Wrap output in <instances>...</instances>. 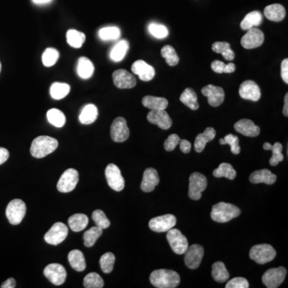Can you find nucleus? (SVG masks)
I'll use <instances>...</instances> for the list:
<instances>
[{"label": "nucleus", "instance_id": "1", "mask_svg": "<svg viewBox=\"0 0 288 288\" xmlns=\"http://www.w3.org/2000/svg\"><path fill=\"white\" fill-rule=\"evenodd\" d=\"M150 282L157 288H175L180 284V276L174 271L160 269L151 273Z\"/></svg>", "mask_w": 288, "mask_h": 288}, {"label": "nucleus", "instance_id": "2", "mask_svg": "<svg viewBox=\"0 0 288 288\" xmlns=\"http://www.w3.org/2000/svg\"><path fill=\"white\" fill-rule=\"evenodd\" d=\"M59 145L57 139L41 135L35 138L31 146V154L33 157L37 159L46 157L56 150Z\"/></svg>", "mask_w": 288, "mask_h": 288}, {"label": "nucleus", "instance_id": "3", "mask_svg": "<svg viewBox=\"0 0 288 288\" xmlns=\"http://www.w3.org/2000/svg\"><path fill=\"white\" fill-rule=\"evenodd\" d=\"M241 210L235 205L220 202L212 206L210 217L217 223H226L239 216Z\"/></svg>", "mask_w": 288, "mask_h": 288}, {"label": "nucleus", "instance_id": "4", "mask_svg": "<svg viewBox=\"0 0 288 288\" xmlns=\"http://www.w3.org/2000/svg\"><path fill=\"white\" fill-rule=\"evenodd\" d=\"M27 211L25 202L21 199H13L6 206V215L10 224L18 225L23 221Z\"/></svg>", "mask_w": 288, "mask_h": 288}, {"label": "nucleus", "instance_id": "5", "mask_svg": "<svg viewBox=\"0 0 288 288\" xmlns=\"http://www.w3.org/2000/svg\"><path fill=\"white\" fill-rule=\"evenodd\" d=\"M276 256V250L269 244H258L252 247L250 258L259 264H265L272 261Z\"/></svg>", "mask_w": 288, "mask_h": 288}, {"label": "nucleus", "instance_id": "6", "mask_svg": "<svg viewBox=\"0 0 288 288\" xmlns=\"http://www.w3.org/2000/svg\"><path fill=\"white\" fill-rule=\"evenodd\" d=\"M207 186L206 177L201 173L194 172L189 179V192L188 194L193 200H198L202 197V192Z\"/></svg>", "mask_w": 288, "mask_h": 288}, {"label": "nucleus", "instance_id": "7", "mask_svg": "<svg viewBox=\"0 0 288 288\" xmlns=\"http://www.w3.org/2000/svg\"><path fill=\"white\" fill-rule=\"evenodd\" d=\"M167 239L172 251L177 255H183L188 249V239L178 229L172 228L169 230L167 234Z\"/></svg>", "mask_w": 288, "mask_h": 288}, {"label": "nucleus", "instance_id": "8", "mask_svg": "<svg viewBox=\"0 0 288 288\" xmlns=\"http://www.w3.org/2000/svg\"><path fill=\"white\" fill-rule=\"evenodd\" d=\"M105 176L109 187L115 192H121L124 188L125 181L121 174L119 167L115 164H110L106 166Z\"/></svg>", "mask_w": 288, "mask_h": 288}, {"label": "nucleus", "instance_id": "9", "mask_svg": "<svg viewBox=\"0 0 288 288\" xmlns=\"http://www.w3.org/2000/svg\"><path fill=\"white\" fill-rule=\"evenodd\" d=\"M79 183V172L74 168L66 170L57 184L58 191L62 193H68L76 188Z\"/></svg>", "mask_w": 288, "mask_h": 288}, {"label": "nucleus", "instance_id": "10", "mask_svg": "<svg viewBox=\"0 0 288 288\" xmlns=\"http://www.w3.org/2000/svg\"><path fill=\"white\" fill-rule=\"evenodd\" d=\"M110 136L113 141L122 143L128 139L130 130L127 127V121L123 117H117L113 121L110 127Z\"/></svg>", "mask_w": 288, "mask_h": 288}, {"label": "nucleus", "instance_id": "11", "mask_svg": "<svg viewBox=\"0 0 288 288\" xmlns=\"http://www.w3.org/2000/svg\"><path fill=\"white\" fill-rule=\"evenodd\" d=\"M177 220L175 215H161L151 219L149 222V227L151 231L161 233L168 232L169 230L173 228L176 225Z\"/></svg>", "mask_w": 288, "mask_h": 288}, {"label": "nucleus", "instance_id": "12", "mask_svg": "<svg viewBox=\"0 0 288 288\" xmlns=\"http://www.w3.org/2000/svg\"><path fill=\"white\" fill-rule=\"evenodd\" d=\"M68 228L64 223H55L47 231L44 236V239L48 244L59 245L65 240L68 236Z\"/></svg>", "mask_w": 288, "mask_h": 288}, {"label": "nucleus", "instance_id": "13", "mask_svg": "<svg viewBox=\"0 0 288 288\" xmlns=\"http://www.w3.org/2000/svg\"><path fill=\"white\" fill-rule=\"evenodd\" d=\"M287 276V270L284 267L272 268L264 273L263 283L267 288H276L284 282Z\"/></svg>", "mask_w": 288, "mask_h": 288}, {"label": "nucleus", "instance_id": "14", "mask_svg": "<svg viewBox=\"0 0 288 288\" xmlns=\"http://www.w3.org/2000/svg\"><path fill=\"white\" fill-rule=\"evenodd\" d=\"M184 256V261L187 267L192 270L196 269L200 265L202 262L204 250L202 246L198 244H193V245L188 246V249L185 252Z\"/></svg>", "mask_w": 288, "mask_h": 288}, {"label": "nucleus", "instance_id": "15", "mask_svg": "<svg viewBox=\"0 0 288 288\" xmlns=\"http://www.w3.org/2000/svg\"><path fill=\"white\" fill-rule=\"evenodd\" d=\"M44 276L51 284L60 286L65 282L67 272L64 266L59 264H51L44 269Z\"/></svg>", "mask_w": 288, "mask_h": 288}, {"label": "nucleus", "instance_id": "16", "mask_svg": "<svg viewBox=\"0 0 288 288\" xmlns=\"http://www.w3.org/2000/svg\"><path fill=\"white\" fill-rule=\"evenodd\" d=\"M113 82L119 89H131L136 85V79L126 70L119 69L112 75Z\"/></svg>", "mask_w": 288, "mask_h": 288}, {"label": "nucleus", "instance_id": "17", "mask_svg": "<svg viewBox=\"0 0 288 288\" xmlns=\"http://www.w3.org/2000/svg\"><path fill=\"white\" fill-rule=\"evenodd\" d=\"M264 35L260 29L251 28L241 39V45L245 49H254L260 47L264 43Z\"/></svg>", "mask_w": 288, "mask_h": 288}, {"label": "nucleus", "instance_id": "18", "mask_svg": "<svg viewBox=\"0 0 288 288\" xmlns=\"http://www.w3.org/2000/svg\"><path fill=\"white\" fill-rule=\"evenodd\" d=\"M202 95L207 97L209 104L214 107L220 106L224 101L225 93L223 88L208 84L202 88Z\"/></svg>", "mask_w": 288, "mask_h": 288}, {"label": "nucleus", "instance_id": "19", "mask_svg": "<svg viewBox=\"0 0 288 288\" xmlns=\"http://www.w3.org/2000/svg\"><path fill=\"white\" fill-rule=\"evenodd\" d=\"M239 94L243 99L252 100L254 102L260 100V97H261L260 87L258 86L257 84L252 80H247L240 85Z\"/></svg>", "mask_w": 288, "mask_h": 288}, {"label": "nucleus", "instance_id": "20", "mask_svg": "<svg viewBox=\"0 0 288 288\" xmlns=\"http://www.w3.org/2000/svg\"><path fill=\"white\" fill-rule=\"evenodd\" d=\"M133 73L137 75L139 79L144 82H148L153 80L156 75V71L152 66L147 64L143 60H138L131 66Z\"/></svg>", "mask_w": 288, "mask_h": 288}, {"label": "nucleus", "instance_id": "21", "mask_svg": "<svg viewBox=\"0 0 288 288\" xmlns=\"http://www.w3.org/2000/svg\"><path fill=\"white\" fill-rule=\"evenodd\" d=\"M147 120L152 124L157 125L163 130H168L172 127V120L165 110H151L147 114Z\"/></svg>", "mask_w": 288, "mask_h": 288}, {"label": "nucleus", "instance_id": "22", "mask_svg": "<svg viewBox=\"0 0 288 288\" xmlns=\"http://www.w3.org/2000/svg\"><path fill=\"white\" fill-rule=\"evenodd\" d=\"M235 131L247 137H256L260 135V128L250 119H241L235 123Z\"/></svg>", "mask_w": 288, "mask_h": 288}, {"label": "nucleus", "instance_id": "23", "mask_svg": "<svg viewBox=\"0 0 288 288\" xmlns=\"http://www.w3.org/2000/svg\"><path fill=\"white\" fill-rule=\"evenodd\" d=\"M160 183V177L157 171L154 168H147L143 173V181L141 183V189L144 192H151Z\"/></svg>", "mask_w": 288, "mask_h": 288}, {"label": "nucleus", "instance_id": "24", "mask_svg": "<svg viewBox=\"0 0 288 288\" xmlns=\"http://www.w3.org/2000/svg\"><path fill=\"white\" fill-rule=\"evenodd\" d=\"M276 175L273 174L270 170L262 169L258 170L250 176V182L252 184H266L272 185L276 183Z\"/></svg>", "mask_w": 288, "mask_h": 288}, {"label": "nucleus", "instance_id": "25", "mask_svg": "<svg viewBox=\"0 0 288 288\" xmlns=\"http://www.w3.org/2000/svg\"><path fill=\"white\" fill-rule=\"evenodd\" d=\"M215 135H216V132L213 127L206 128L204 132L197 135L196 139L194 140V150L198 153L202 152L204 150L206 143L215 139Z\"/></svg>", "mask_w": 288, "mask_h": 288}, {"label": "nucleus", "instance_id": "26", "mask_svg": "<svg viewBox=\"0 0 288 288\" xmlns=\"http://www.w3.org/2000/svg\"><path fill=\"white\" fill-rule=\"evenodd\" d=\"M264 15L266 18L273 22H280L286 16V10L281 4L269 5L264 9Z\"/></svg>", "mask_w": 288, "mask_h": 288}, {"label": "nucleus", "instance_id": "27", "mask_svg": "<svg viewBox=\"0 0 288 288\" xmlns=\"http://www.w3.org/2000/svg\"><path fill=\"white\" fill-rule=\"evenodd\" d=\"M143 106L151 110H165L168 106V99L163 97L147 96L142 99Z\"/></svg>", "mask_w": 288, "mask_h": 288}, {"label": "nucleus", "instance_id": "28", "mask_svg": "<svg viewBox=\"0 0 288 288\" xmlns=\"http://www.w3.org/2000/svg\"><path fill=\"white\" fill-rule=\"evenodd\" d=\"M94 64L88 58L80 57L77 64V74L80 78L88 80L94 74Z\"/></svg>", "mask_w": 288, "mask_h": 288}, {"label": "nucleus", "instance_id": "29", "mask_svg": "<svg viewBox=\"0 0 288 288\" xmlns=\"http://www.w3.org/2000/svg\"><path fill=\"white\" fill-rule=\"evenodd\" d=\"M98 115V108L94 104H88L81 110L79 119L84 125L92 124L97 119Z\"/></svg>", "mask_w": 288, "mask_h": 288}, {"label": "nucleus", "instance_id": "30", "mask_svg": "<svg viewBox=\"0 0 288 288\" xmlns=\"http://www.w3.org/2000/svg\"><path fill=\"white\" fill-rule=\"evenodd\" d=\"M68 261L74 270L81 272L86 269V261L84 254L80 250H73L68 254Z\"/></svg>", "mask_w": 288, "mask_h": 288}, {"label": "nucleus", "instance_id": "31", "mask_svg": "<svg viewBox=\"0 0 288 288\" xmlns=\"http://www.w3.org/2000/svg\"><path fill=\"white\" fill-rule=\"evenodd\" d=\"M262 20H263V17H262L261 12L255 10V11L248 13L244 17L240 23V27L244 31H248L250 29L261 24Z\"/></svg>", "mask_w": 288, "mask_h": 288}, {"label": "nucleus", "instance_id": "32", "mask_svg": "<svg viewBox=\"0 0 288 288\" xmlns=\"http://www.w3.org/2000/svg\"><path fill=\"white\" fill-rule=\"evenodd\" d=\"M129 49V43L127 40L123 39L113 47L110 52V58L114 62H120L123 60Z\"/></svg>", "mask_w": 288, "mask_h": 288}, {"label": "nucleus", "instance_id": "33", "mask_svg": "<svg viewBox=\"0 0 288 288\" xmlns=\"http://www.w3.org/2000/svg\"><path fill=\"white\" fill-rule=\"evenodd\" d=\"M197 99L196 93L192 88H187L180 96V101L193 110H198L199 107Z\"/></svg>", "mask_w": 288, "mask_h": 288}, {"label": "nucleus", "instance_id": "34", "mask_svg": "<svg viewBox=\"0 0 288 288\" xmlns=\"http://www.w3.org/2000/svg\"><path fill=\"white\" fill-rule=\"evenodd\" d=\"M88 217L84 214H75L68 219V224L75 232L83 231L88 224Z\"/></svg>", "mask_w": 288, "mask_h": 288}, {"label": "nucleus", "instance_id": "35", "mask_svg": "<svg viewBox=\"0 0 288 288\" xmlns=\"http://www.w3.org/2000/svg\"><path fill=\"white\" fill-rule=\"evenodd\" d=\"M264 150H271L272 151V157L271 158L270 164L272 166H277L280 162L284 160V156L283 155V145L280 143H276L272 145L269 143L264 144Z\"/></svg>", "mask_w": 288, "mask_h": 288}, {"label": "nucleus", "instance_id": "36", "mask_svg": "<svg viewBox=\"0 0 288 288\" xmlns=\"http://www.w3.org/2000/svg\"><path fill=\"white\" fill-rule=\"evenodd\" d=\"M86 40V35L84 33L77 30H69L67 32V42L74 48H80L84 45Z\"/></svg>", "mask_w": 288, "mask_h": 288}, {"label": "nucleus", "instance_id": "37", "mask_svg": "<svg viewBox=\"0 0 288 288\" xmlns=\"http://www.w3.org/2000/svg\"><path fill=\"white\" fill-rule=\"evenodd\" d=\"M212 51L215 53L221 54L225 60L231 61L235 59V52L231 48L230 43L227 42H215L213 43Z\"/></svg>", "mask_w": 288, "mask_h": 288}, {"label": "nucleus", "instance_id": "38", "mask_svg": "<svg viewBox=\"0 0 288 288\" xmlns=\"http://www.w3.org/2000/svg\"><path fill=\"white\" fill-rule=\"evenodd\" d=\"M70 90L71 88L68 84L64 83H54L50 88V94L54 99L60 100L69 94Z\"/></svg>", "mask_w": 288, "mask_h": 288}, {"label": "nucleus", "instance_id": "39", "mask_svg": "<svg viewBox=\"0 0 288 288\" xmlns=\"http://www.w3.org/2000/svg\"><path fill=\"white\" fill-rule=\"evenodd\" d=\"M213 176L216 178L225 177L228 180H233L236 177V172L231 164L223 163L219 166V168L214 170Z\"/></svg>", "mask_w": 288, "mask_h": 288}, {"label": "nucleus", "instance_id": "40", "mask_svg": "<svg viewBox=\"0 0 288 288\" xmlns=\"http://www.w3.org/2000/svg\"><path fill=\"white\" fill-rule=\"evenodd\" d=\"M212 277L219 283H224L228 280L230 275L223 262H216L213 264Z\"/></svg>", "mask_w": 288, "mask_h": 288}, {"label": "nucleus", "instance_id": "41", "mask_svg": "<svg viewBox=\"0 0 288 288\" xmlns=\"http://www.w3.org/2000/svg\"><path fill=\"white\" fill-rule=\"evenodd\" d=\"M47 120L56 127H64L66 123V117L59 109H50L47 113Z\"/></svg>", "mask_w": 288, "mask_h": 288}, {"label": "nucleus", "instance_id": "42", "mask_svg": "<svg viewBox=\"0 0 288 288\" xmlns=\"http://www.w3.org/2000/svg\"><path fill=\"white\" fill-rule=\"evenodd\" d=\"M102 234V229L100 227H93L85 231L84 235V245L88 247H92L98 240Z\"/></svg>", "mask_w": 288, "mask_h": 288}, {"label": "nucleus", "instance_id": "43", "mask_svg": "<svg viewBox=\"0 0 288 288\" xmlns=\"http://www.w3.org/2000/svg\"><path fill=\"white\" fill-rule=\"evenodd\" d=\"M162 57L166 59V62L171 67L177 65L180 62V58L176 53L174 47L170 45L164 46L161 50Z\"/></svg>", "mask_w": 288, "mask_h": 288}, {"label": "nucleus", "instance_id": "44", "mask_svg": "<svg viewBox=\"0 0 288 288\" xmlns=\"http://www.w3.org/2000/svg\"><path fill=\"white\" fill-rule=\"evenodd\" d=\"M84 286L86 288H102L104 286V281L99 275L92 272L85 276Z\"/></svg>", "mask_w": 288, "mask_h": 288}, {"label": "nucleus", "instance_id": "45", "mask_svg": "<svg viewBox=\"0 0 288 288\" xmlns=\"http://www.w3.org/2000/svg\"><path fill=\"white\" fill-rule=\"evenodd\" d=\"M120 35V30L117 27H102L98 31V37L103 41L119 39Z\"/></svg>", "mask_w": 288, "mask_h": 288}, {"label": "nucleus", "instance_id": "46", "mask_svg": "<svg viewBox=\"0 0 288 288\" xmlns=\"http://www.w3.org/2000/svg\"><path fill=\"white\" fill-rule=\"evenodd\" d=\"M60 58V52L55 48H47L42 55V61L43 65L47 68L52 67L56 64V62Z\"/></svg>", "mask_w": 288, "mask_h": 288}, {"label": "nucleus", "instance_id": "47", "mask_svg": "<svg viewBox=\"0 0 288 288\" xmlns=\"http://www.w3.org/2000/svg\"><path fill=\"white\" fill-rule=\"evenodd\" d=\"M114 262H115V256L111 252H106L104 255L101 256L99 264H100L101 269L102 272L108 274L112 272L114 268Z\"/></svg>", "mask_w": 288, "mask_h": 288}, {"label": "nucleus", "instance_id": "48", "mask_svg": "<svg viewBox=\"0 0 288 288\" xmlns=\"http://www.w3.org/2000/svg\"><path fill=\"white\" fill-rule=\"evenodd\" d=\"M221 145L228 144L231 146V151L234 155H238L240 153V146H239V139L236 135L229 134L226 135L223 139H219Z\"/></svg>", "mask_w": 288, "mask_h": 288}, {"label": "nucleus", "instance_id": "49", "mask_svg": "<svg viewBox=\"0 0 288 288\" xmlns=\"http://www.w3.org/2000/svg\"><path fill=\"white\" fill-rule=\"evenodd\" d=\"M92 219L95 221L96 226L102 229L108 228L110 227V220L105 215L102 210H96L92 214Z\"/></svg>", "mask_w": 288, "mask_h": 288}, {"label": "nucleus", "instance_id": "50", "mask_svg": "<svg viewBox=\"0 0 288 288\" xmlns=\"http://www.w3.org/2000/svg\"><path fill=\"white\" fill-rule=\"evenodd\" d=\"M148 30L151 35L157 39H164L168 35V30L165 26L158 23H151Z\"/></svg>", "mask_w": 288, "mask_h": 288}, {"label": "nucleus", "instance_id": "51", "mask_svg": "<svg viewBox=\"0 0 288 288\" xmlns=\"http://www.w3.org/2000/svg\"><path fill=\"white\" fill-rule=\"evenodd\" d=\"M249 283L243 277H236L227 282L226 288H248Z\"/></svg>", "mask_w": 288, "mask_h": 288}, {"label": "nucleus", "instance_id": "52", "mask_svg": "<svg viewBox=\"0 0 288 288\" xmlns=\"http://www.w3.org/2000/svg\"><path fill=\"white\" fill-rule=\"evenodd\" d=\"M180 136L176 134H172L168 136V139H166L164 142V148L166 151H172L176 148V146L180 143Z\"/></svg>", "mask_w": 288, "mask_h": 288}, {"label": "nucleus", "instance_id": "53", "mask_svg": "<svg viewBox=\"0 0 288 288\" xmlns=\"http://www.w3.org/2000/svg\"><path fill=\"white\" fill-rule=\"evenodd\" d=\"M226 64L219 60H215L211 64V69L216 73H224Z\"/></svg>", "mask_w": 288, "mask_h": 288}, {"label": "nucleus", "instance_id": "54", "mask_svg": "<svg viewBox=\"0 0 288 288\" xmlns=\"http://www.w3.org/2000/svg\"><path fill=\"white\" fill-rule=\"evenodd\" d=\"M281 76L284 83L288 84V60L285 59L281 64Z\"/></svg>", "mask_w": 288, "mask_h": 288}, {"label": "nucleus", "instance_id": "55", "mask_svg": "<svg viewBox=\"0 0 288 288\" xmlns=\"http://www.w3.org/2000/svg\"><path fill=\"white\" fill-rule=\"evenodd\" d=\"M180 150L184 152V153L188 154L189 153L192 149V144H191L190 142L186 139H183V140H180Z\"/></svg>", "mask_w": 288, "mask_h": 288}, {"label": "nucleus", "instance_id": "56", "mask_svg": "<svg viewBox=\"0 0 288 288\" xmlns=\"http://www.w3.org/2000/svg\"><path fill=\"white\" fill-rule=\"evenodd\" d=\"M9 156L10 154L7 149L4 147H0V165L4 164L5 162L8 160Z\"/></svg>", "mask_w": 288, "mask_h": 288}, {"label": "nucleus", "instance_id": "57", "mask_svg": "<svg viewBox=\"0 0 288 288\" xmlns=\"http://www.w3.org/2000/svg\"><path fill=\"white\" fill-rule=\"evenodd\" d=\"M16 286V282L14 279L10 278L8 280H6L4 283H2V285H1V288H14Z\"/></svg>", "mask_w": 288, "mask_h": 288}, {"label": "nucleus", "instance_id": "58", "mask_svg": "<svg viewBox=\"0 0 288 288\" xmlns=\"http://www.w3.org/2000/svg\"><path fill=\"white\" fill-rule=\"evenodd\" d=\"M283 113H284L285 116H288V94L287 93L286 96H285V98H284V110H283Z\"/></svg>", "mask_w": 288, "mask_h": 288}, {"label": "nucleus", "instance_id": "59", "mask_svg": "<svg viewBox=\"0 0 288 288\" xmlns=\"http://www.w3.org/2000/svg\"><path fill=\"white\" fill-rule=\"evenodd\" d=\"M235 71V65L234 64H228L226 65L224 73H232Z\"/></svg>", "mask_w": 288, "mask_h": 288}, {"label": "nucleus", "instance_id": "60", "mask_svg": "<svg viewBox=\"0 0 288 288\" xmlns=\"http://www.w3.org/2000/svg\"><path fill=\"white\" fill-rule=\"evenodd\" d=\"M52 0H32V2L37 5H44L49 3Z\"/></svg>", "mask_w": 288, "mask_h": 288}, {"label": "nucleus", "instance_id": "61", "mask_svg": "<svg viewBox=\"0 0 288 288\" xmlns=\"http://www.w3.org/2000/svg\"><path fill=\"white\" fill-rule=\"evenodd\" d=\"M1 69H2V65H1V62H0V72H1Z\"/></svg>", "mask_w": 288, "mask_h": 288}]
</instances>
